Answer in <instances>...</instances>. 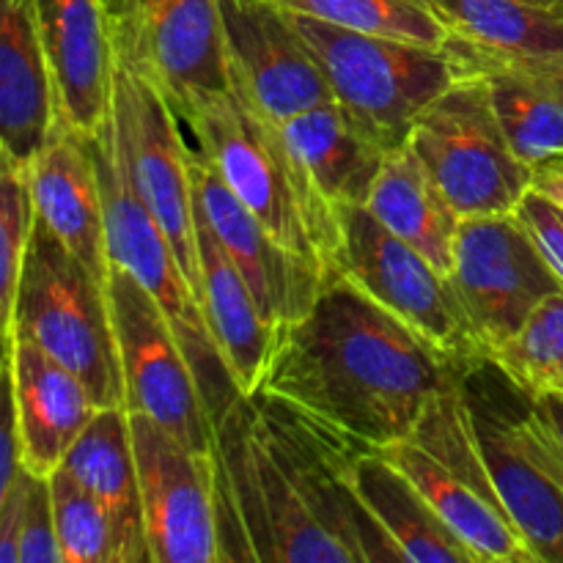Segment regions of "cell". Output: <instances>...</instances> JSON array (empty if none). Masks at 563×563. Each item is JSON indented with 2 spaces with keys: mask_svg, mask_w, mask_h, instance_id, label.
Instances as JSON below:
<instances>
[{
  "mask_svg": "<svg viewBox=\"0 0 563 563\" xmlns=\"http://www.w3.org/2000/svg\"><path fill=\"white\" fill-rule=\"evenodd\" d=\"M335 273L410 324L454 361L484 355L449 275L421 251L385 229L366 207L339 209Z\"/></svg>",
  "mask_w": 563,
  "mask_h": 563,
  "instance_id": "obj_10",
  "label": "cell"
},
{
  "mask_svg": "<svg viewBox=\"0 0 563 563\" xmlns=\"http://www.w3.org/2000/svg\"><path fill=\"white\" fill-rule=\"evenodd\" d=\"M297 31L324 71L333 102L388 152L405 146L418 115L465 66L449 47L350 31L291 11Z\"/></svg>",
  "mask_w": 563,
  "mask_h": 563,
  "instance_id": "obj_6",
  "label": "cell"
},
{
  "mask_svg": "<svg viewBox=\"0 0 563 563\" xmlns=\"http://www.w3.org/2000/svg\"><path fill=\"white\" fill-rule=\"evenodd\" d=\"M108 300L119 346L124 407L152 418L196 451H214V423L174 324L124 269H108Z\"/></svg>",
  "mask_w": 563,
  "mask_h": 563,
  "instance_id": "obj_11",
  "label": "cell"
},
{
  "mask_svg": "<svg viewBox=\"0 0 563 563\" xmlns=\"http://www.w3.org/2000/svg\"><path fill=\"white\" fill-rule=\"evenodd\" d=\"M465 71L484 80L495 115L526 165L563 154V80L465 53L445 42Z\"/></svg>",
  "mask_w": 563,
  "mask_h": 563,
  "instance_id": "obj_28",
  "label": "cell"
},
{
  "mask_svg": "<svg viewBox=\"0 0 563 563\" xmlns=\"http://www.w3.org/2000/svg\"><path fill=\"white\" fill-rule=\"evenodd\" d=\"M383 451L410 476L478 563H537L484 465L460 374L427 407L410 438Z\"/></svg>",
  "mask_w": 563,
  "mask_h": 563,
  "instance_id": "obj_8",
  "label": "cell"
},
{
  "mask_svg": "<svg viewBox=\"0 0 563 563\" xmlns=\"http://www.w3.org/2000/svg\"><path fill=\"white\" fill-rule=\"evenodd\" d=\"M445 42L465 53L563 80V11L537 0H427Z\"/></svg>",
  "mask_w": 563,
  "mask_h": 563,
  "instance_id": "obj_22",
  "label": "cell"
},
{
  "mask_svg": "<svg viewBox=\"0 0 563 563\" xmlns=\"http://www.w3.org/2000/svg\"><path fill=\"white\" fill-rule=\"evenodd\" d=\"M346 443L267 394L214 421L223 561H399L352 493Z\"/></svg>",
  "mask_w": 563,
  "mask_h": 563,
  "instance_id": "obj_1",
  "label": "cell"
},
{
  "mask_svg": "<svg viewBox=\"0 0 563 563\" xmlns=\"http://www.w3.org/2000/svg\"><path fill=\"white\" fill-rule=\"evenodd\" d=\"M291 152L306 165L317 190L339 212L366 207L388 148L374 141L335 102L319 104L280 124Z\"/></svg>",
  "mask_w": 563,
  "mask_h": 563,
  "instance_id": "obj_26",
  "label": "cell"
},
{
  "mask_svg": "<svg viewBox=\"0 0 563 563\" xmlns=\"http://www.w3.org/2000/svg\"><path fill=\"white\" fill-rule=\"evenodd\" d=\"M531 192L542 196L563 212V154L531 165Z\"/></svg>",
  "mask_w": 563,
  "mask_h": 563,
  "instance_id": "obj_37",
  "label": "cell"
},
{
  "mask_svg": "<svg viewBox=\"0 0 563 563\" xmlns=\"http://www.w3.org/2000/svg\"><path fill=\"white\" fill-rule=\"evenodd\" d=\"M198 302L209 335L240 396H256L267 377L278 330L264 319L251 286L196 209Z\"/></svg>",
  "mask_w": 563,
  "mask_h": 563,
  "instance_id": "obj_21",
  "label": "cell"
},
{
  "mask_svg": "<svg viewBox=\"0 0 563 563\" xmlns=\"http://www.w3.org/2000/svg\"><path fill=\"white\" fill-rule=\"evenodd\" d=\"M11 333L33 341L75 372L99 407H124L108 284L38 218L22 262Z\"/></svg>",
  "mask_w": 563,
  "mask_h": 563,
  "instance_id": "obj_7",
  "label": "cell"
},
{
  "mask_svg": "<svg viewBox=\"0 0 563 563\" xmlns=\"http://www.w3.org/2000/svg\"><path fill=\"white\" fill-rule=\"evenodd\" d=\"M60 467L110 511L124 544V561L148 563L141 482L126 407H99Z\"/></svg>",
  "mask_w": 563,
  "mask_h": 563,
  "instance_id": "obj_25",
  "label": "cell"
},
{
  "mask_svg": "<svg viewBox=\"0 0 563 563\" xmlns=\"http://www.w3.org/2000/svg\"><path fill=\"white\" fill-rule=\"evenodd\" d=\"M190 170L196 209L247 280L264 319L278 330L306 317L328 273L280 245L192 146Z\"/></svg>",
  "mask_w": 563,
  "mask_h": 563,
  "instance_id": "obj_17",
  "label": "cell"
},
{
  "mask_svg": "<svg viewBox=\"0 0 563 563\" xmlns=\"http://www.w3.org/2000/svg\"><path fill=\"white\" fill-rule=\"evenodd\" d=\"M110 119L119 132L137 196L168 234L176 258L198 295L196 192L185 124L163 88L119 55Z\"/></svg>",
  "mask_w": 563,
  "mask_h": 563,
  "instance_id": "obj_12",
  "label": "cell"
},
{
  "mask_svg": "<svg viewBox=\"0 0 563 563\" xmlns=\"http://www.w3.org/2000/svg\"><path fill=\"white\" fill-rule=\"evenodd\" d=\"M115 55L146 71L176 113L229 91L218 0H102Z\"/></svg>",
  "mask_w": 563,
  "mask_h": 563,
  "instance_id": "obj_15",
  "label": "cell"
},
{
  "mask_svg": "<svg viewBox=\"0 0 563 563\" xmlns=\"http://www.w3.org/2000/svg\"><path fill=\"white\" fill-rule=\"evenodd\" d=\"M366 209L399 240L421 251L440 273L451 275L462 218L445 201L407 143L385 157L383 170L366 198Z\"/></svg>",
  "mask_w": 563,
  "mask_h": 563,
  "instance_id": "obj_27",
  "label": "cell"
},
{
  "mask_svg": "<svg viewBox=\"0 0 563 563\" xmlns=\"http://www.w3.org/2000/svg\"><path fill=\"white\" fill-rule=\"evenodd\" d=\"M284 9L350 31L443 47L449 31L427 0H273Z\"/></svg>",
  "mask_w": 563,
  "mask_h": 563,
  "instance_id": "obj_29",
  "label": "cell"
},
{
  "mask_svg": "<svg viewBox=\"0 0 563 563\" xmlns=\"http://www.w3.org/2000/svg\"><path fill=\"white\" fill-rule=\"evenodd\" d=\"M407 146L462 220L517 212L531 190V165L511 148L476 71L418 115Z\"/></svg>",
  "mask_w": 563,
  "mask_h": 563,
  "instance_id": "obj_9",
  "label": "cell"
},
{
  "mask_svg": "<svg viewBox=\"0 0 563 563\" xmlns=\"http://www.w3.org/2000/svg\"><path fill=\"white\" fill-rule=\"evenodd\" d=\"M537 3L553 5V9H561V11H563V0H537Z\"/></svg>",
  "mask_w": 563,
  "mask_h": 563,
  "instance_id": "obj_39",
  "label": "cell"
},
{
  "mask_svg": "<svg viewBox=\"0 0 563 563\" xmlns=\"http://www.w3.org/2000/svg\"><path fill=\"white\" fill-rule=\"evenodd\" d=\"M20 563H60L55 533L49 478L25 471V506H22Z\"/></svg>",
  "mask_w": 563,
  "mask_h": 563,
  "instance_id": "obj_33",
  "label": "cell"
},
{
  "mask_svg": "<svg viewBox=\"0 0 563 563\" xmlns=\"http://www.w3.org/2000/svg\"><path fill=\"white\" fill-rule=\"evenodd\" d=\"M179 119L190 146L280 245L322 273H335L339 212L317 190L278 121L253 110L234 91L198 97Z\"/></svg>",
  "mask_w": 563,
  "mask_h": 563,
  "instance_id": "obj_3",
  "label": "cell"
},
{
  "mask_svg": "<svg viewBox=\"0 0 563 563\" xmlns=\"http://www.w3.org/2000/svg\"><path fill=\"white\" fill-rule=\"evenodd\" d=\"M484 465L537 563H563V456L537 401L489 355L460 363Z\"/></svg>",
  "mask_w": 563,
  "mask_h": 563,
  "instance_id": "obj_4",
  "label": "cell"
},
{
  "mask_svg": "<svg viewBox=\"0 0 563 563\" xmlns=\"http://www.w3.org/2000/svg\"><path fill=\"white\" fill-rule=\"evenodd\" d=\"M27 185L36 218L108 284V242L91 135L58 119L42 152L27 163Z\"/></svg>",
  "mask_w": 563,
  "mask_h": 563,
  "instance_id": "obj_19",
  "label": "cell"
},
{
  "mask_svg": "<svg viewBox=\"0 0 563 563\" xmlns=\"http://www.w3.org/2000/svg\"><path fill=\"white\" fill-rule=\"evenodd\" d=\"M91 148L93 159H97L99 190H102L108 264L132 275L163 308L179 335V344L192 372H196L214 423L240 399V390L220 361V352L209 335L207 319H203L201 302L176 258L168 234L152 214V209L137 196L119 132H115L110 115L102 130L91 135Z\"/></svg>",
  "mask_w": 563,
  "mask_h": 563,
  "instance_id": "obj_5",
  "label": "cell"
},
{
  "mask_svg": "<svg viewBox=\"0 0 563 563\" xmlns=\"http://www.w3.org/2000/svg\"><path fill=\"white\" fill-rule=\"evenodd\" d=\"M449 278L484 355L504 346L539 302L563 291L517 212L462 220Z\"/></svg>",
  "mask_w": 563,
  "mask_h": 563,
  "instance_id": "obj_13",
  "label": "cell"
},
{
  "mask_svg": "<svg viewBox=\"0 0 563 563\" xmlns=\"http://www.w3.org/2000/svg\"><path fill=\"white\" fill-rule=\"evenodd\" d=\"M489 357L531 396L563 394V291L539 302L522 328Z\"/></svg>",
  "mask_w": 563,
  "mask_h": 563,
  "instance_id": "obj_31",
  "label": "cell"
},
{
  "mask_svg": "<svg viewBox=\"0 0 563 563\" xmlns=\"http://www.w3.org/2000/svg\"><path fill=\"white\" fill-rule=\"evenodd\" d=\"M33 220L36 212L27 185V165L0 148V357L11 355L16 286H20Z\"/></svg>",
  "mask_w": 563,
  "mask_h": 563,
  "instance_id": "obj_32",
  "label": "cell"
},
{
  "mask_svg": "<svg viewBox=\"0 0 563 563\" xmlns=\"http://www.w3.org/2000/svg\"><path fill=\"white\" fill-rule=\"evenodd\" d=\"M58 119L33 0H0V148L27 165Z\"/></svg>",
  "mask_w": 563,
  "mask_h": 563,
  "instance_id": "obj_23",
  "label": "cell"
},
{
  "mask_svg": "<svg viewBox=\"0 0 563 563\" xmlns=\"http://www.w3.org/2000/svg\"><path fill=\"white\" fill-rule=\"evenodd\" d=\"M460 361L346 275L330 273L311 311L278 328L262 390L346 443L390 449L456 383Z\"/></svg>",
  "mask_w": 563,
  "mask_h": 563,
  "instance_id": "obj_2",
  "label": "cell"
},
{
  "mask_svg": "<svg viewBox=\"0 0 563 563\" xmlns=\"http://www.w3.org/2000/svg\"><path fill=\"white\" fill-rule=\"evenodd\" d=\"M533 401H537L539 416H542L544 427H548V432L553 434L555 445H559L563 456V394L533 396Z\"/></svg>",
  "mask_w": 563,
  "mask_h": 563,
  "instance_id": "obj_38",
  "label": "cell"
},
{
  "mask_svg": "<svg viewBox=\"0 0 563 563\" xmlns=\"http://www.w3.org/2000/svg\"><path fill=\"white\" fill-rule=\"evenodd\" d=\"M47 478L60 563H126L121 533L102 500L64 467Z\"/></svg>",
  "mask_w": 563,
  "mask_h": 563,
  "instance_id": "obj_30",
  "label": "cell"
},
{
  "mask_svg": "<svg viewBox=\"0 0 563 563\" xmlns=\"http://www.w3.org/2000/svg\"><path fill=\"white\" fill-rule=\"evenodd\" d=\"M218 3L229 91L278 124L333 102L324 71L289 9L273 0Z\"/></svg>",
  "mask_w": 563,
  "mask_h": 563,
  "instance_id": "obj_16",
  "label": "cell"
},
{
  "mask_svg": "<svg viewBox=\"0 0 563 563\" xmlns=\"http://www.w3.org/2000/svg\"><path fill=\"white\" fill-rule=\"evenodd\" d=\"M11 385L22 467L53 476L99 410L97 399L75 372L22 335L11 339Z\"/></svg>",
  "mask_w": 563,
  "mask_h": 563,
  "instance_id": "obj_20",
  "label": "cell"
},
{
  "mask_svg": "<svg viewBox=\"0 0 563 563\" xmlns=\"http://www.w3.org/2000/svg\"><path fill=\"white\" fill-rule=\"evenodd\" d=\"M517 214L528 225L539 251L544 253L548 264L563 284V212L550 201H544L542 196L528 190V196L517 207Z\"/></svg>",
  "mask_w": 563,
  "mask_h": 563,
  "instance_id": "obj_35",
  "label": "cell"
},
{
  "mask_svg": "<svg viewBox=\"0 0 563 563\" xmlns=\"http://www.w3.org/2000/svg\"><path fill=\"white\" fill-rule=\"evenodd\" d=\"M22 473L20 432H16L14 385H11V355L0 357V511Z\"/></svg>",
  "mask_w": 563,
  "mask_h": 563,
  "instance_id": "obj_34",
  "label": "cell"
},
{
  "mask_svg": "<svg viewBox=\"0 0 563 563\" xmlns=\"http://www.w3.org/2000/svg\"><path fill=\"white\" fill-rule=\"evenodd\" d=\"M130 427L148 563H223L214 451L190 449L141 412Z\"/></svg>",
  "mask_w": 563,
  "mask_h": 563,
  "instance_id": "obj_14",
  "label": "cell"
},
{
  "mask_svg": "<svg viewBox=\"0 0 563 563\" xmlns=\"http://www.w3.org/2000/svg\"><path fill=\"white\" fill-rule=\"evenodd\" d=\"M60 121L97 135L110 115L115 47L102 0H33Z\"/></svg>",
  "mask_w": 563,
  "mask_h": 563,
  "instance_id": "obj_18",
  "label": "cell"
},
{
  "mask_svg": "<svg viewBox=\"0 0 563 563\" xmlns=\"http://www.w3.org/2000/svg\"><path fill=\"white\" fill-rule=\"evenodd\" d=\"M350 484L399 561L478 563L385 451H357L350 465Z\"/></svg>",
  "mask_w": 563,
  "mask_h": 563,
  "instance_id": "obj_24",
  "label": "cell"
},
{
  "mask_svg": "<svg viewBox=\"0 0 563 563\" xmlns=\"http://www.w3.org/2000/svg\"><path fill=\"white\" fill-rule=\"evenodd\" d=\"M22 506H25V467L0 511V563H20Z\"/></svg>",
  "mask_w": 563,
  "mask_h": 563,
  "instance_id": "obj_36",
  "label": "cell"
}]
</instances>
